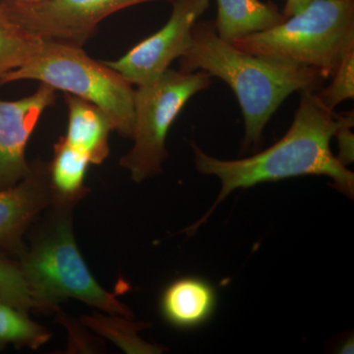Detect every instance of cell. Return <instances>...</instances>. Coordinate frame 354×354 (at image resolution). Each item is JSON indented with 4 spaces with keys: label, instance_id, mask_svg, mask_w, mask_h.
I'll list each match as a JSON object with an SVG mask.
<instances>
[{
    "label": "cell",
    "instance_id": "10",
    "mask_svg": "<svg viewBox=\"0 0 354 354\" xmlns=\"http://www.w3.org/2000/svg\"><path fill=\"white\" fill-rule=\"evenodd\" d=\"M50 202L48 167L44 162L32 165L29 176L15 185L0 189V248L19 260L27 249L26 232Z\"/></svg>",
    "mask_w": 354,
    "mask_h": 354
},
{
    "label": "cell",
    "instance_id": "2",
    "mask_svg": "<svg viewBox=\"0 0 354 354\" xmlns=\"http://www.w3.org/2000/svg\"><path fill=\"white\" fill-rule=\"evenodd\" d=\"M179 70L204 71L227 84L241 106L244 148L260 146L270 120L291 94L323 88L320 72L251 55L218 36L214 21L199 20Z\"/></svg>",
    "mask_w": 354,
    "mask_h": 354
},
{
    "label": "cell",
    "instance_id": "22",
    "mask_svg": "<svg viewBox=\"0 0 354 354\" xmlns=\"http://www.w3.org/2000/svg\"><path fill=\"white\" fill-rule=\"evenodd\" d=\"M23 1H26V2H41V1H46V0H23Z\"/></svg>",
    "mask_w": 354,
    "mask_h": 354
},
{
    "label": "cell",
    "instance_id": "6",
    "mask_svg": "<svg viewBox=\"0 0 354 354\" xmlns=\"http://www.w3.org/2000/svg\"><path fill=\"white\" fill-rule=\"evenodd\" d=\"M204 71L167 69L160 78L135 90L134 141L120 165L140 183L160 174L167 158L165 141L174 121L187 102L212 85Z\"/></svg>",
    "mask_w": 354,
    "mask_h": 354
},
{
    "label": "cell",
    "instance_id": "20",
    "mask_svg": "<svg viewBox=\"0 0 354 354\" xmlns=\"http://www.w3.org/2000/svg\"><path fill=\"white\" fill-rule=\"evenodd\" d=\"M337 128L335 137L339 142V153L337 160L344 165H348L353 162V133L351 129L354 125L353 111H346L344 113H337Z\"/></svg>",
    "mask_w": 354,
    "mask_h": 354
},
{
    "label": "cell",
    "instance_id": "14",
    "mask_svg": "<svg viewBox=\"0 0 354 354\" xmlns=\"http://www.w3.org/2000/svg\"><path fill=\"white\" fill-rule=\"evenodd\" d=\"M90 165L85 153L60 137L53 147V160L46 164L51 202L75 205L82 200L88 192L85 178Z\"/></svg>",
    "mask_w": 354,
    "mask_h": 354
},
{
    "label": "cell",
    "instance_id": "13",
    "mask_svg": "<svg viewBox=\"0 0 354 354\" xmlns=\"http://www.w3.org/2000/svg\"><path fill=\"white\" fill-rule=\"evenodd\" d=\"M218 13L214 21L216 32L234 43L254 32L271 29L285 17L274 2L261 0H216Z\"/></svg>",
    "mask_w": 354,
    "mask_h": 354
},
{
    "label": "cell",
    "instance_id": "18",
    "mask_svg": "<svg viewBox=\"0 0 354 354\" xmlns=\"http://www.w3.org/2000/svg\"><path fill=\"white\" fill-rule=\"evenodd\" d=\"M0 302L28 312L39 310L38 302L27 285L19 261L0 248Z\"/></svg>",
    "mask_w": 354,
    "mask_h": 354
},
{
    "label": "cell",
    "instance_id": "15",
    "mask_svg": "<svg viewBox=\"0 0 354 354\" xmlns=\"http://www.w3.org/2000/svg\"><path fill=\"white\" fill-rule=\"evenodd\" d=\"M46 41L14 20L0 2V79L27 64Z\"/></svg>",
    "mask_w": 354,
    "mask_h": 354
},
{
    "label": "cell",
    "instance_id": "4",
    "mask_svg": "<svg viewBox=\"0 0 354 354\" xmlns=\"http://www.w3.org/2000/svg\"><path fill=\"white\" fill-rule=\"evenodd\" d=\"M232 44L266 59L315 69L326 80L354 48V0H313L281 24Z\"/></svg>",
    "mask_w": 354,
    "mask_h": 354
},
{
    "label": "cell",
    "instance_id": "17",
    "mask_svg": "<svg viewBox=\"0 0 354 354\" xmlns=\"http://www.w3.org/2000/svg\"><path fill=\"white\" fill-rule=\"evenodd\" d=\"M50 337L48 330L27 316V312L0 302V349L7 344L37 349Z\"/></svg>",
    "mask_w": 354,
    "mask_h": 354
},
{
    "label": "cell",
    "instance_id": "3",
    "mask_svg": "<svg viewBox=\"0 0 354 354\" xmlns=\"http://www.w3.org/2000/svg\"><path fill=\"white\" fill-rule=\"evenodd\" d=\"M50 216L20 258L21 270L41 312L57 309L75 298L109 314L132 318V312L94 278L84 261L73 232L74 205L51 202Z\"/></svg>",
    "mask_w": 354,
    "mask_h": 354
},
{
    "label": "cell",
    "instance_id": "1",
    "mask_svg": "<svg viewBox=\"0 0 354 354\" xmlns=\"http://www.w3.org/2000/svg\"><path fill=\"white\" fill-rule=\"evenodd\" d=\"M335 111L324 106L317 92H300L299 106L290 129L276 144L252 157L221 160L207 155L191 142L197 171L218 177L221 189L206 216L189 228L195 232L221 201L236 189L292 177L324 176L334 181L342 194L353 198L354 174L335 157L330 140L337 128Z\"/></svg>",
    "mask_w": 354,
    "mask_h": 354
},
{
    "label": "cell",
    "instance_id": "16",
    "mask_svg": "<svg viewBox=\"0 0 354 354\" xmlns=\"http://www.w3.org/2000/svg\"><path fill=\"white\" fill-rule=\"evenodd\" d=\"M81 323L106 337L127 353L153 354L162 351L160 346L149 344L139 337L138 333L145 328V324L133 322L131 318L116 314L95 313L82 317Z\"/></svg>",
    "mask_w": 354,
    "mask_h": 354
},
{
    "label": "cell",
    "instance_id": "9",
    "mask_svg": "<svg viewBox=\"0 0 354 354\" xmlns=\"http://www.w3.org/2000/svg\"><path fill=\"white\" fill-rule=\"evenodd\" d=\"M57 101V91L39 83L36 92L16 101L0 99V189L29 176L26 150L44 111Z\"/></svg>",
    "mask_w": 354,
    "mask_h": 354
},
{
    "label": "cell",
    "instance_id": "8",
    "mask_svg": "<svg viewBox=\"0 0 354 354\" xmlns=\"http://www.w3.org/2000/svg\"><path fill=\"white\" fill-rule=\"evenodd\" d=\"M171 17L152 36L140 41L123 57L104 62L132 86L153 83L169 69L192 44L193 29L209 7V0H174Z\"/></svg>",
    "mask_w": 354,
    "mask_h": 354
},
{
    "label": "cell",
    "instance_id": "12",
    "mask_svg": "<svg viewBox=\"0 0 354 354\" xmlns=\"http://www.w3.org/2000/svg\"><path fill=\"white\" fill-rule=\"evenodd\" d=\"M216 306V293L207 281L197 278L177 279L165 288L160 310L165 320L180 329L202 325Z\"/></svg>",
    "mask_w": 354,
    "mask_h": 354
},
{
    "label": "cell",
    "instance_id": "19",
    "mask_svg": "<svg viewBox=\"0 0 354 354\" xmlns=\"http://www.w3.org/2000/svg\"><path fill=\"white\" fill-rule=\"evenodd\" d=\"M319 99L326 108L335 109L346 100L354 97V48H351L342 58L341 64L333 75V81L327 88L317 92Z\"/></svg>",
    "mask_w": 354,
    "mask_h": 354
},
{
    "label": "cell",
    "instance_id": "21",
    "mask_svg": "<svg viewBox=\"0 0 354 354\" xmlns=\"http://www.w3.org/2000/svg\"><path fill=\"white\" fill-rule=\"evenodd\" d=\"M311 1H313V0H286L285 7L281 10L283 11V17L286 19L293 14L297 13L298 11L301 10Z\"/></svg>",
    "mask_w": 354,
    "mask_h": 354
},
{
    "label": "cell",
    "instance_id": "11",
    "mask_svg": "<svg viewBox=\"0 0 354 354\" xmlns=\"http://www.w3.org/2000/svg\"><path fill=\"white\" fill-rule=\"evenodd\" d=\"M68 125L64 139L85 153L91 165H102L109 155V134L114 131L108 114L92 102L75 95H64Z\"/></svg>",
    "mask_w": 354,
    "mask_h": 354
},
{
    "label": "cell",
    "instance_id": "7",
    "mask_svg": "<svg viewBox=\"0 0 354 354\" xmlns=\"http://www.w3.org/2000/svg\"><path fill=\"white\" fill-rule=\"evenodd\" d=\"M153 1L174 0H3L14 20L46 41L83 48L102 21L127 9Z\"/></svg>",
    "mask_w": 354,
    "mask_h": 354
},
{
    "label": "cell",
    "instance_id": "5",
    "mask_svg": "<svg viewBox=\"0 0 354 354\" xmlns=\"http://www.w3.org/2000/svg\"><path fill=\"white\" fill-rule=\"evenodd\" d=\"M23 80L38 81L92 102L108 114L114 131L132 139L133 86L104 62L88 57L80 46L46 41L27 64L0 79V86Z\"/></svg>",
    "mask_w": 354,
    "mask_h": 354
}]
</instances>
